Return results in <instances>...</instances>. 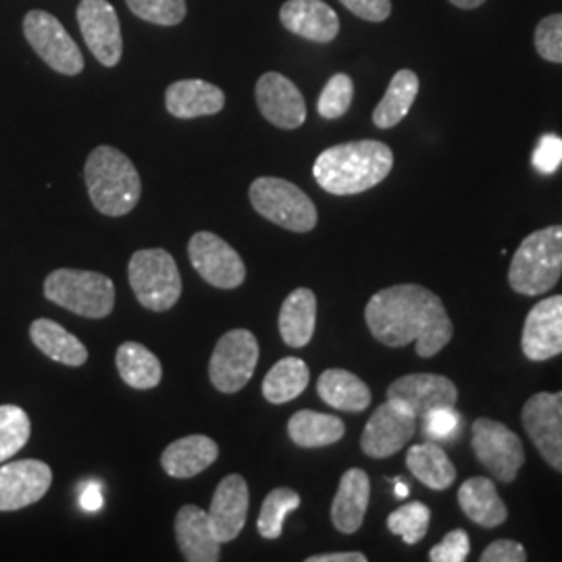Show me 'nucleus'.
Listing matches in <instances>:
<instances>
[{"label":"nucleus","instance_id":"nucleus-25","mask_svg":"<svg viewBox=\"0 0 562 562\" xmlns=\"http://www.w3.org/2000/svg\"><path fill=\"white\" fill-rule=\"evenodd\" d=\"M317 323V296L308 288L294 290L280 311V334L292 348H304L313 340Z\"/></svg>","mask_w":562,"mask_h":562},{"label":"nucleus","instance_id":"nucleus-21","mask_svg":"<svg viewBox=\"0 0 562 562\" xmlns=\"http://www.w3.org/2000/svg\"><path fill=\"white\" fill-rule=\"evenodd\" d=\"M176 538L188 562H217L222 559V542L215 538L209 513L188 504L176 517Z\"/></svg>","mask_w":562,"mask_h":562},{"label":"nucleus","instance_id":"nucleus-34","mask_svg":"<svg viewBox=\"0 0 562 562\" xmlns=\"http://www.w3.org/2000/svg\"><path fill=\"white\" fill-rule=\"evenodd\" d=\"M301 506V496L290 487H278L267 494L262 503L257 529L265 540H278L283 531L285 517Z\"/></svg>","mask_w":562,"mask_h":562},{"label":"nucleus","instance_id":"nucleus-48","mask_svg":"<svg viewBox=\"0 0 562 562\" xmlns=\"http://www.w3.org/2000/svg\"><path fill=\"white\" fill-rule=\"evenodd\" d=\"M394 494H396V498H401V501H404L406 496H408V485L406 483L402 482V480H394Z\"/></svg>","mask_w":562,"mask_h":562},{"label":"nucleus","instance_id":"nucleus-5","mask_svg":"<svg viewBox=\"0 0 562 562\" xmlns=\"http://www.w3.org/2000/svg\"><path fill=\"white\" fill-rule=\"evenodd\" d=\"M44 296L86 319H104L115 306V285L97 271L57 269L44 281Z\"/></svg>","mask_w":562,"mask_h":562},{"label":"nucleus","instance_id":"nucleus-11","mask_svg":"<svg viewBox=\"0 0 562 562\" xmlns=\"http://www.w3.org/2000/svg\"><path fill=\"white\" fill-rule=\"evenodd\" d=\"M188 255L202 280L215 288L234 290L246 280V267L240 255L211 232L194 234L188 244Z\"/></svg>","mask_w":562,"mask_h":562},{"label":"nucleus","instance_id":"nucleus-23","mask_svg":"<svg viewBox=\"0 0 562 562\" xmlns=\"http://www.w3.org/2000/svg\"><path fill=\"white\" fill-rule=\"evenodd\" d=\"M371 498V482L362 469H350L341 475L338 494L331 504V521L340 533L361 529Z\"/></svg>","mask_w":562,"mask_h":562},{"label":"nucleus","instance_id":"nucleus-40","mask_svg":"<svg viewBox=\"0 0 562 562\" xmlns=\"http://www.w3.org/2000/svg\"><path fill=\"white\" fill-rule=\"evenodd\" d=\"M536 48L550 63H562V13L543 18L536 27Z\"/></svg>","mask_w":562,"mask_h":562},{"label":"nucleus","instance_id":"nucleus-22","mask_svg":"<svg viewBox=\"0 0 562 562\" xmlns=\"http://www.w3.org/2000/svg\"><path fill=\"white\" fill-rule=\"evenodd\" d=\"M165 104L167 111L178 120L209 117L225 106V94L209 81L180 80L167 88Z\"/></svg>","mask_w":562,"mask_h":562},{"label":"nucleus","instance_id":"nucleus-13","mask_svg":"<svg viewBox=\"0 0 562 562\" xmlns=\"http://www.w3.org/2000/svg\"><path fill=\"white\" fill-rule=\"evenodd\" d=\"M415 427L417 417L404 404L385 401L364 425L362 452L371 459H387L411 442Z\"/></svg>","mask_w":562,"mask_h":562},{"label":"nucleus","instance_id":"nucleus-39","mask_svg":"<svg viewBox=\"0 0 562 562\" xmlns=\"http://www.w3.org/2000/svg\"><path fill=\"white\" fill-rule=\"evenodd\" d=\"M461 413L454 406L434 408L423 417V434L434 442L454 440L461 431Z\"/></svg>","mask_w":562,"mask_h":562},{"label":"nucleus","instance_id":"nucleus-35","mask_svg":"<svg viewBox=\"0 0 562 562\" xmlns=\"http://www.w3.org/2000/svg\"><path fill=\"white\" fill-rule=\"evenodd\" d=\"M30 417L15 404L0 406V462L15 457L30 440Z\"/></svg>","mask_w":562,"mask_h":562},{"label":"nucleus","instance_id":"nucleus-17","mask_svg":"<svg viewBox=\"0 0 562 562\" xmlns=\"http://www.w3.org/2000/svg\"><path fill=\"white\" fill-rule=\"evenodd\" d=\"M521 346L529 361H548L562 355V296H550L529 311Z\"/></svg>","mask_w":562,"mask_h":562},{"label":"nucleus","instance_id":"nucleus-12","mask_svg":"<svg viewBox=\"0 0 562 562\" xmlns=\"http://www.w3.org/2000/svg\"><path fill=\"white\" fill-rule=\"evenodd\" d=\"M522 427L543 461L562 473V392H540L525 402Z\"/></svg>","mask_w":562,"mask_h":562},{"label":"nucleus","instance_id":"nucleus-10","mask_svg":"<svg viewBox=\"0 0 562 562\" xmlns=\"http://www.w3.org/2000/svg\"><path fill=\"white\" fill-rule=\"evenodd\" d=\"M473 450L477 461L503 483H513L525 462L521 438L494 419L473 423Z\"/></svg>","mask_w":562,"mask_h":562},{"label":"nucleus","instance_id":"nucleus-26","mask_svg":"<svg viewBox=\"0 0 562 562\" xmlns=\"http://www.w3.org/2000/svg\"><path fill=\"white\" fill-rule=\"evenodd\" d=\"M462 513L482 527H498L506 521L508 508L496 492V483L487 477H471L459 490Z\"/></svg>","mask_w":562,"mask_h":562},{"label":"nucleus","instance_id":"nucleus-8","mask_svg":"<svg viewBox=\"0 0 562 562\" xmlns=\"http://www.w3.org/2000/svg\"><path fill=\"white\" fill-rule=\"evenodd\" d=\"M259 362V341L248 329H232L220 338L209 362V378L223 394H236L252 380Z\"/></svg>","mask_w":562,"mask_h":562},{"label":"nucleus","instance_id":"nucleus-14","mask_svg":"<svg viewBox=\"0 0 562 562\" xmlns=\"http://www.w3.org/2000/svg\"><path fill=\"white\" fill-rule=\"evenodd\" d=\"M83 41L104 67H115L123 53L120 18L109 0H81L78 7Z\"/></svg>","mask_w":562,"mask_h":562},{"label":"nucleus","instance_id":"nucleus-47","mask_svg":"<svg viewBox=\"0 0 562 562\" xmlns=\"http://www.w3.org/2000/svg\"><path fill=\"white\" fill-rule=\"evenodd\" d=\"M450 2L459 9H475V7H482L485 0H450Z\"/></svg>","mask_w":562,"mask_h":562},{"label":"nucleus","instance_id":"nucleus-4","mask_svg":"<svg viewBox=\"0 0 562 562\" xmlns=\"http://www.w3.org/2000/svg\"><path fill=\"white\" fill-rule=\"evenodd\" d=\"M562 276V225L529 234L513 255L508 283L522 296H540Z\"/></svg>","mask_w":562,"mask_h":562},{"label":"nucleus","instance_id":"nucleus-33","mask_svg":"<svg viewBox=\"0 0 562 562\" xmlns=\"http://www.w3.org/2000/svg\"><path fill=\"white\" fill-rule=\"evenodd\" d=\"M308 380H311V371L306 362L296 357L281 359L267 373L262 382V396L271 404H285L301 396L302 392L308 387Z\"/></svg>","mask_w":562,"mask_h":562},{"label":"nucleus","instance_id":"nucleus-42","mask_svg":"<svg viewBox=\"0 0 562 562\" xmlns=\"http://www.w3.org/2000/svg\"><path fill=\"white\" fill-rule=\"evenodd\" d=\"M533 167L540 171V173H554L562 165V138L561 136H554V134H546L538 142L536 150H533V157H531Z\"/></svg>","mask_w":562,"mask_h":562},{"label":"nucleus","instance_id":"nucleus-18","mask_svg":"<svg viewBox=\"0 0 562 562\" xmlns=\"http://www.w3.org/2000/svg\"><path fill=\"white\" fill-rule=\"evenodd\" d=\"M257 104L262 117L281 130H296L306 120V104L296 83L269 71L257 81Z\"/></svg>","mask_w":562,"mask_h":562},{"label":"nucleus","instance_id":"nucleus-20","mask_svg":"<svg viewBox=\"0 0 562 562\" xmlns=\"http://www.w3.org/2000/svg\"><path fill=\"white\" fill-rule=\"evenodd\" d=\"M280 20L285 30L311 42H331L340 32L336 11L323 0H288L283 2Z\"/></svg>","mask_w":562,"mask_h":562},{"label":"nucleus","instance_id":"nucleus-38","mask_svg":"<svg viewBox=\"0 0 562 562\" xmlns=\"http://www.w3.org/2000/svg\"><path fill=\"white\" fill-rule=\"evenodd\" d=\"M134 15L157 25H178L186 18V0H125Z\"/></svg>","mask_w":562,"mask_h":562},{"label":"nucleus","instance_id":"nucleus-43","mask_svg":"<svg viewBox=\"0 0 562 562\" xmlns=\"http://www.w3.org/2000/svg\"><path fill=\"white\" fill-rule=\"evenodd\" d=\"M341 4L364 21H385L392 13V0H340Z\"/></svg>","mask_w":562,"mask_h":562},{"label":"nucleus","instance_id":"nucleus-41","mask_svg":"<svg viewBox=\"0 0 562 562\" xmlns=\"http://www.w3.org/2000/svg\"><path fill=\"white\" fill-rule=\"evenodd\" d=\"M471 542L464 529L450 531L442 542L431 548L429 561L431 562H464L469 559Z\"/></svg>","mask_w":562,"mask_h":562},{"label":"nucleus","instance_id":"nucleus-31","mask_svg":"<svg viewBox=\"0 0 562 562\" xmlns=\"http://www.w3.org/2000/svg\"><path fill=\"white\" fill-rule=\"evenodd\" d=\"M288 434L292 442L301 448H325V446L340 442L346 434V427L344 422L334 415L299 411L288 422Z\"/></svg>","mask_w":562,"mask_h":562},{"label":"nucleus","instance_id":"nucleus-30","mask_svg":"<svg viewBox=\"0 0 562 562\" xmlns=\"http://www.w3.org/2000/svg\"><path fill=\"white\" fill-rule=\"evenodd\" d=\"M419 94V78L411 69H401L385 90L382 101L373 111V123L380 130H390L398 125L411 111L413 102Z\"/></svg>","mask_w":562,"mask_h":562},{"label":"nucleus","instance_id":"nucleus-37","mask_svg":"<svg viewBox=\"0 0 562 562\" xmlns=\"http://www.w3.org/2000/svg\"><path fill=\"white\" fill-rule=\"evenodd\" d=\"M352 97H355V83L350 80V76L336 74L325 83L317 102V111L325 120H340L348 113Z\"/></svg>","mask_w":562,"mask_h":562},{"label":"nucleus","instance_id":"nucleus-2","mask_svg":"<svg viewBox=\"0 0 562 562\" xmlns=\"http://www.w3.org/2000/svg\"><path fill=\"white\" fill-rule=\"evenodd\" d=\"M394 167L387 144L378 140L346 142L323 150L313 176L325 192L336 196L361 194L382 183Z\"/></svg>","mask_w":562,"mask_h":562},{"label":"nucleus","instance_id":"nucleus-44","mask_svg":"<svg viewBox=\"0 0 562 562\" xmlns=\"http://www.w3.org/2000/svg\"><path fill=\"white\" fill-rule=\"evenodd\" d=\"M527 561V552L521 543L513 542V540H498V542L490 543L483 550L482 562H525Z\"/></svg>","mask_w":562,"mask_h":562},{"label":"nucleus","instance_id":"nucleus-15","mask_svg":"<svg viewBox=\"0 0 562 562\" xmlns=\"http://www.w3.org/2000/svg\"><path fill=\"white\" fill-rule=\"evenodd\" d=\"M53 483L46 462L25 459L0 467V510H20L38 503Z\"/></svg>","mask_w":562,"mask_h":562},{"label":"nucleus","instance_id":"nucleus-46","mask_svg":"<svg viewBox=\"0 0 562 562\" xmlns=\"http://www.w3.org/2000/svg\"><path fill=\"white\" fill-rule=\"evenodd\" d=\"M306 562H367V557L362 552H334V554L311 557Z\"/></svg>","mask_w":562,"mask_h":562},{"label":"nucleus","instance_id":"nucleus-24","mask_svg":"<svg viewBox=\"0 0 562 562\" xmlns=\"http://www.w3.org/2000/svg\"><path fill=\"white\" fill-rule=\"evenodd\" d=\"M220 457V446L209 436H186L169 443L162 452L161 464L167 475L176 480H188L209 469Z\"/></svg>","mask_w":562,"mask_h":562},{"label":"nucleus","instance_id":"nucleus-3","mask_svg":"<svg viewBox=\"0 0 562 562\" xmlns=\"http://www.w3.org/2000/svg\"><path fill=\"white\" fill-rule=\"evenodd\" d=\"M90 201L106 217H123L140 201L142 181L134 162L113 146H99L86 161Z\"/></svg>","mask_w":562,"mask_h":562},{"label":"nucleus","instance_id":"nucleus-36","mask_svg":"<svg viewBox=\"0 0 562 562\" xmlns=\"http://www.w3.org/2000/svg\"><path fill=\"white\" fill-rule=\"evenodd\" d=\"M431 513L422 503L402 504L390 517H387V529L396 536H401L406 543H419L427 529H429Z\"/></svg>","mask_w":562,"mask_h":562},{"label":"nucleus","instance_id":"nucleus-45","mask_svg":"<svg viewBox=\"0 0 562 562\" xmlns=\"http://www.w3.org/2000/svg\"><path fill=\"white\" fill-rule=\"evenodd\" d=\"M102 503H104V498H102V490L99 483H90V485L83 487V492L80 494V504L83 510L97 513V510H101Z\"/></svg>","mask_w":562,"mask_h":562},{"label":"nucleus","instance_id":"nucleus-16","mask_svg":"<svg viewBox=\"0 0 562 562\" xmlns=\"http://www.w3.org/2000/svg\"><path fill=\"white\" fill-rule=\"evenodd\" d=\"M387 401L404 404L417 419H423L429 411L454 406L459 401V390L452 380L436 373H413L392 383L385 392Z\"/></svg>","mask_w":562,"mask_h":562},{"label":"nucleus","instance_id":"nucleus-9","mask_svg":"<svg viewBox=\"0 0 562 562\" xmlns=\"http://www.w3.org/2000/svg\"><path fill=\"white\" fill-rule=\"evenodd\" d=\"M23 34L50 69L63 76H78L83 71V55L78 44L55 15L46 11H30L23 20Z\"/></svg>","mask_w":562,"mask_h":562},{"label":"nucleus","instance_id":"nucleus-1","mask_svg":"<svg viewBox=\"0 0 562 562\" xmlns=\"http://www.w3.org/2000/svg\"><path fill=\"white\" fill-rule=\"evenodd\" d=\"M364 322L373 338L390 348L415 341L423 359L436 357L454 334L440 296L417 283H401L378 292L364 308Z\"/></svg>","mask_w":562,"mask_h":562},{"label":"nucleus","instance_id":"nucleus-27","mask_svg":"<svg viewBox=\"0 0 562 562\" xmlns=\"http://www.w3.org/2000/svg\"><path fill=\"white\" fill-rule=\"evenodd\" d=\"M317 392L322 401L338 411L348 413H361L371 404V390L350 371L344 369H327L323 371Z\"/></svg>","mask_w":562,"mask_h":562},{"label":"nucleus","instance_id":"nucleus-19","mask_svg":"<svg viewBox=\"0 0 562 562\" xmlns=\"http://www.w3.org/2000/svg\"><path fill=\"white\" fill-rule=\"evenodd\" d=\"M250 492L241 475H227L215 490L209 508V522L222 543L234 542L240 536L248 515Z\"/></svg>","mask_w":562,"mask_h":562},{"label":"nucleus","instance_id":"nucleus-6","mask_svg":"<svg viewBox=\"0 0 562 562\" xmlns=\"http://www.w3.org/2000/svg\"><path fill=\"white\" fill-rule=\"evenodd\" d=\"M130 283L136 299L148 311H169L181 296L180 269L173 257L162 248L134 252L130 261Z\"/></svg>","mask_w":562,"mask_h":562},{"label":"nucleus","instance_id":"nucleus-29","mask_svg":"<svg viewBox=\"0 0 562 562\" xmlns=\"http://www.w3.org/2000/svg\"><path fill=\"white\" fill-rule=\"evenodd\" d=\"M406 467L431 490H448L457 480V467L436 442L411 446L406 452Z\"/></svg>","mask_w":562,"mask_h":562},{"label":"nucleus","instance_id":"nucleus-7","mask_svg":"<svg viewBox=\"0 0 562 562\" xmlns=\"http://www.w3.org/2000/svg\"><path fill=\"white\" fill-rule=\"evenodd\" d=\"M250 202L259 215L283 229L306 234L317 225L315 204L292 181L259 178L250 186Z\"/></svg>","mask_w":562,"mask_h":562},{"label":"nucleus","instance_id":"nucleus-32","mask_svg":"<svg viewBox=\"0 0 562 562\" xmlns=\"http://www.w3.org/2000/svg\"><path fill=\"white\" fill-rule=\"evenodd\" d=\"M121 380L136 390H153L162 380L161 361L138 341H125L117 350Z\"/></svg>","mask_w":562,"mask_h":562},{"label":"nucleus","instance_id":"nucleus-28","mask_svg":"<svg viewBox=\"0 0 562 562\" xmlns=\"http://www.w3.org/2000/svg\"><path fill=\"white\" fill-rule=\"evenodd\" d=\"M30 338L36 344L42 355L60 364L81 367L88 361L86 346L57 322L36 319L30 327Z\"/></svg>","mask_w":562,"mask_h":562}]
</instances>
